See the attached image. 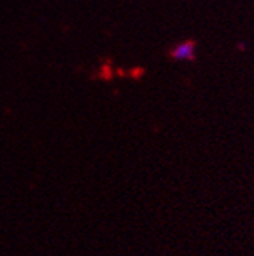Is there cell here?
I'll return each instance as SVG.
<instances>
[{"label": "cell", "instance_id": "cell-1", "mask_svg": "<svg viewBox=\"0 0 254 256\" xmlns=\"http://www.w3.org/2000/svg\"><path fill=\"white\" fill-rule=\"evenodd\" d=\"M190 50H192V48H189L187 44H181L180 48H177V49L172 52V55H174L175 58H187V55H189Z\"/></svg>", "mask_w": 254, "mask_h": 256}]
</instances>
